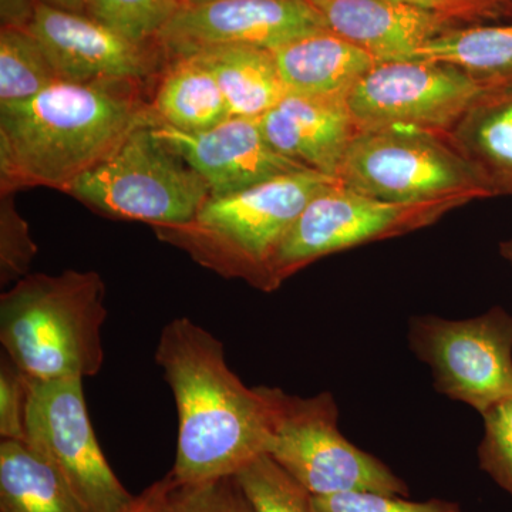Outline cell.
<instances>
[{"mask_svg":"<svg viewBox=\"0 0 512 512\" xmlns=\"http://www.w3.org/2000/svg\"><path fill=\"white\" fill-rule=\"evenodd\" d=\"M154 357L177 407L175 484L232 477L266 454L268 403L261 386H245L229 369L220 339L191 319H173Z\"/></svg>","mask_w":512,"mask_h":512,"instance_id":"6da1fadb","label":"cell"},{"mask_svg":"<svg viewBox=\"0 0 512 512\" xmlns=\"http://www.w3.org/2000/svg\"><path fill=\"white\" fill-rule=\"evenodd\" d=\"M143 84L56 82L0 106L2 195L26 187L64 192L134 128L156 121Z\"/></svg>","mask_w":512,"mask_h":512,"instance_id":"7a4b0ae2","label":"cell"},{"mask_svg":"<svg viewBox=\"0 0 512 512\" xmlns=\"http://www.w3.org/2000/svg\"><path fill=\"white\" fill-rule=\"evenodd\" d=\"M106 285L94 271L29 274L2 293L3 352L29 379H87L104 363Z\"/></svg>","mask_w":512,"mask_h":512,"instance_id":"3957f363","label":"cell"},{"mask_svg":"<svg viewBox=\"0 0 512 512\" xmlns=\"http://www.w3.org/2000/svg\"><path fill=\"white\" fill-rule=\"evenodd\" d=\"M335 181L313 170L279 175L235 194L208 198L188 224L154 229L197 264L271 292L276 252L306 205Z\"/></svg>","mask_w":512,"mask_h":512,"instance_id":"277c9868","label":"cell"},{"mask_svg":"<svg viewBox=\"0 0 512 512\" xmlns=\"http://www.w3.org/2000/svg\"><path fill=\"white\" fill-rule=\"evenodd\" d=\"M336 180L393 204L460 207L494 195L480 171L444 134L421 130L359 131Z\"/></svg>","mask_w":512,"mask_h":512,"instance_id":"5b68a950","label":"cell"},{"mask_svg":"<svg viewBox=\"0 0 512 512\" xmlns=\"http://www.w3.org/2000/svg\"><path fill=\"white\" fill-rule=\"evenodd\" d=\"M153 123L134 128L64 192L116 220L147 222L154 228L194 220L211 197L210 187L156 136Z\"/></svg>","mask_w":512,"mask_h":512,"instance_id":"8992f818","label":"cell"},{"mask_svg":"<svg viewBox=\"0 0 512 512\" xmlns=\"http://www.w3.org/2000/svg\"><path fill=\"white\" fill-rule=\"evenodd\" d=\"M261 390L271 421L266 454L313 497L355 491L409 497L402 478L340 433L332 394L303 399L279 387Z\"/></svg>","mask_w":512,"mask_h":512,"instance_id":"52a82bcc","label":"cell"},{"mask_svg":"<svg viewBox=\"0 0 512 512\" xmlns=\"http://www.w3.org/2000/svg\"><path fill=\"white\" fill-rule=\"evenodd\" d=\"M488 89L451 64L394 60L376 63L345 103L359 131L397 128L446 136Z\"/></svg>","mask_w":512,"mask_h":512,"instance_id":"ba28073f","label":"cell"},{"mask_svg":"<svg viewBox=\"0 0 512 512\" xmlns=\"http://www.w3.org/2000/svg\"><path fill=\"white\" fill-rule=\"evenodd\" d=\"M410 345L450 399L484 414L512 396V316L504 309L466 320L414 318Z\"/></svg>","mask_w":512,"mask_h":512,"instance_id":"9c48e42d","label":"cell"},{"mask_svg":"<svg viewBox=\"0 0 512 512\" xmlns=\"http://www.w3.org/2000/svg\"><path fill=\"white\" fill-rule=\"evenodd\" d=\"M26 434V443L62 474L84 511L117 512L133 500L101 451L82 379H30Z\"/></svg>","mask_w":512,"mask_h":512,"instance_id":"30bf717a","label":"cell"},{"mask_svg":"<svg viewBox=\"0 0 512 512\" xmlns=\"http://www.w3.org/2000/svg\"><path fill=\"white\" fill-rule=\"evenodd\" d=\"M454 208L393 204L335 181L312 198L286 235L272 262V285L279 288L289 276L323 256L427 227Z\"/></svg>","mask_w":512,"mask_h":512,"instance_id":"8fae6325","label":"cell"},{"mask_svg":"<svg viewBox=\"0 0 512 512\" xmlns=\"http://www.w3.org/2000/svg\"><path fill=\"white\" fill-rule=\"evenodd\" d=\"M325 29L308 0H204L185 5L156 45L170 60L220 46L272 50Z\"/></svg>","mask_w":512,"mask_h":512,"instance_id":"7c38bea8","label":"cell"},{"mask_svg":"<svg viewBox=\"0 0 512 512\" xmlns=\"http://www.w3.org/2000/svg\"><path fill=\"white\" fill-rule=\"evenodd\" d=\"M29 32L43 47L60 82L144 83L156 73L163 52L157 45H140L84 15L37 6Z\"/></svg>","mask_w":512,"mask_h":512,"instance_id":"4fadbf2b","label":"cell"},{"mask_svg":"<svg viewBox=\"0 0 512 512\" xmlns=\"http://www.w3.org/2000/svg\"><path fill=\"white\" fill-rule=\"evenodd\" d=\"M154 133L201 175L211 197H224L265 183L279 175L309 170L276 153L269 146L258 120L229 117L200 133H185L153 123Z\"/></svg>","mask_w":512,"mask_h":512,"instance_id":"5bb4252c","label":"cell"},{"mask_svg":"<svg viewBox=\"0 0 512 512\" xmlns=\"http://www.w3.org/2000/svg\"><path fill=\"white\" fill-rule=\"evenodd\" d=\"M326 29L365 50L377 62L412 60L457 20L393 0H308Z\"/></svg>","mask_w":512,"mask_h":512,"instance_id":"9a60e30c","label":"cell"},{"mask_svg":"<svg viewBox=\"0 0 512 512\" xmlns=\"http://www.w3.org/2000/svg\"><path fill=\"white\" fill-rule=\"evenodd\" d=\"M258 124L276 153L332 178L359 133L345 99L295 93H286Z\"/></svg>","mask_w":512,"mask_h":512,"instance_id":"2e32d148","label":"cell"},{"mask_svg":"<svg viewBox=\"0 0 512 512\" xmlns=\"http://www.w3.org/2000/svg\"><path fill=\"white\" fill-rule=\"evenodd\" d=\"M286 92L346 99L377 60L342 36L320 30L271 50Z\"/></svg>","mask_w":512,"mask_h":512,"instance_id":"e0dca14e","label":"cell"},{"mask_svg":"<svg viewBox=\"0 0 512 512\" xmlns=\"http://www.w3.org/2000/svg\"><path fill=\"white\" fill-rule=\"evenodd\" d=\"M446 137L494 195L512 194V86L488 89Z\"/></svg>","mask_w":512,"mask_h":512,"instance_id":"ac0fdd59","label":"cell"},{"mask_svg":"<svg viewBox=\"0 0 512 512\" xmlns=\"http://www.w3.org/2000/svg\"><path fill=\"white\" fill-rule=\"evenodd\" d=\"M150 109L156 123L185 133L210 130L231 117L220 84L198 55L165 63Z\"/></svg>","mask_w":512,"mask_h":512,"instance_id":"d6986e66","label":"cell"},{"mask_svg":"<svg viewBox=\"0 0 512 512\" xmlns=\"http://www.w3.org/2000/svg\"><path fill=\"white\" fill-rule=\"evenodd\" d=\"M192 55L214 73L231 117L258 120L288 93L271 50L220 46Z\"/></svg>","mask_w":512,"mask_h":512,"instance_id":"ffe728a7","label":"cell"},{"mask_svg":"<svg viewBox=\"0 0 512 512\" xmlns=\"http://www.w3.org/2000/svg\"><path fill=\"white\" fill-rule=\"evenodd\" d=\"M0 512H86L42 454L26 441H0Z\"/></svg>","mask_w":512,"mask_h":512,"instance_id":"44dd1931","label":"cell"},{"mask_svg":"<svg viewBox=\"0 0 512 512\" xmlns=\"http://www.w3.org/2000/svg\"><path fill=\"white\" fill-rule=\"evenodd\" d=\"M412 60L451 64L490 87L512 86V23L447 30Z\"/></svg>","mask_w":512,"mask_h":512,"instance_id":"7402d4cb","label":"cell"},{"mask_svg":"<svg viewBox=\"0 0 512 512\" xmlns=\"http://www.w3.org/2000/svg\"><path fill=\"white\" fill-rule=\"evenodd\" d=\"M56 82L55 67L29 29L0 30V106L28 100Z\"/></svg>","mask_w":512,"mask_h":512,"instance_id":"603a6c76","label":"cell"},{"mask_svg":"<svg viewBox=\"0 0 512 512\" xmlns=\"http://www.w3.org/2000/svg\"><path fill=\"white\" fill-rule=\"evenodd\" d=\"M184 6L183 0H84L87 16L140 45H156Z\"/></svg>","mask_w":512,"mask_h":512,"instance_id":"cb8c5ba5","label":"cell"},{"mask_svg":"<svg viewBox=\"0 0 512 512\" xmlns=\"http://www.w3.org/2000/svg\"><path fill=\"white\" fill-rule=\"evenodd\" d=\"M235 477L255 512H313L311 493L268 454L256 457Z\"/></svg>","mask_w":512,"mask_h":512,"instance_id":"d4e9b609","label":"cell"},{"mask_svg":"<svg viewBox=\"0 0 512 512\" xmlns=\"http://www.w3.org/2000/svg\"><path fill=\"white\" fill-rule=\"evenodd\" d=\"M484 437L478 447V460L484 473L512 498V396L481 414Z\"/></svg>","mask_w":512,"mask_h":512,"instance_id":"484cf974","label":"cell"},{"mask_svg":"<svg viewBox=\"0 0 512 512\" xmlns=\"http://www.w3.org/2000/svg\"><path fill=\"white\" fill-rule=\"evenodd\" d=\"M37 254L28 222L20 217L12 194H3L0 202V284L9 285L29 275Z\"/></svg>","mask_w":512,"mask_h":512,"instance_id":"4316f807","label":"cell"},{"mask_svg":"<svg viewBox=\"0 0 512 512\" xmlns=\"http://www.w3.org/2000/svg\"><path fill=\"white\" fill-rule=\"evenodd\" d=\"M170 501L174 512H255L235 476L174 484Z\"/></svg>","mask_w":512,"mask_h":512,"instance_id":"83f0119b","label":"cell"},{"mask_svg":"<svg viewBox=\"0 0 512 512\" xmlns=\"http://www.w3.org/2000/svg\"><path fill=\"white\" fill-rule=\"evenodd\" d=\"M313 512H463L460 505L446 500L410 501L400 495L355 491L313 497Z\"/></svg>","mask_w":512,"mask_h":512,"instance_id":"f1b7e54d","label":"cell"},{"mask_svg":"<svg viewBox=\"0 0 512 512\" xmlns=\"http://www.w3.org/2000/svg\"><path fill=\"white\" fill-rule=\"evenodd\" d=\"M30 379L8 353L0 355V437L26 441Z\"/></svg>","mask_w":512,"mask_h":512,"instance_id":"f546056e","label":"cell"},{"mask_svg":"<svg viewBox=\"0 0 512 512\" xmlns=\"http://www.w3.org/2000/svg\"><path fill=\"white\" fill-rule=\"evenodd\" d=\"M393 2L407 3L417 8L431 10L457 22L498 16L505 10L511 9L504 0H393Z\"/></svg>","mask_w":512,"mask_h":512,"instance_id":"4dcf8cb0","label":"cell"},{"mask_svg":"<svg viewBox=\"0 0 512 512\" xmlns=\"http://www.w3.org/2000/svg\"><path fill=\"white\" fill-rule=\"evenodd\" d=\"M174 484L173 477L168 473L147 487L143 493L134 495L133 500L117 512H174L170 501Z\"/></svg>","mask_w":512,"mask_h":512,"instance_id":"1f68e13d","label":"cell"},{"mask_svg":"<svg viewBox=\"0 0 512 512\" xmlns=\"http://www.w3.org/2000/svg\"><path fill=\"white\" fill-rule=\"evenodd\" d=\"M42 0H0L2 28L29 29Z\"/></svg>","mask_w":512,"mask_h":512,"instance_id":"d6a6232c","label":"cell"},{"mask_svg":"<svg viewBox=\"0 0 512 512\" xmlns=\"http://www.w3.org/2000/svg\"><path fill=\"white\" fill-rule=\"evenodd\" d=\"M43 2L56 6V8L70 10V12L84 13V15H86L84 0H43Z\"/></svg>","mask_w":512,"mask_h":512,"instance_id":"836d02e7","label":"cell"},{"mask_svg":"<svg viewBox=\"0 0 512 512\" xmlns=\"http://www.w3.org/2000/svg\"><path fill=\"white\" fill-rule=\"evenodd\" d=\"M500 252L512 265V239H510V241L501 242Z\"/></svg>","mask_w":512,"mask_h":512,"instance_id":"e575fe53","label":"cell"},{"mask_svg":"<svg viewBox=\"0 0 512 512\" xmlns=\"http://www.w3.org/2000/svg\"><path fill=\"white\" fill-rule=\"evenodd\" d=\"M185 5H190V3H198V2H204V0H183Z\"/></svg>","mask_w":512,"mask_h":512,"instance_id":"d590c367","label":"cell"},{"mask_svg":"<svg viewBox=\"0 0 512 512\" xmlns=\"http://www.w3.org/2000/svg\"><path fill=\"white\" fill-rule=\"evenodd\" d=\"M504 2H505V3H508V5H510V6H511V8H512V0H504Z\"/></svg>","mask_w":512,"mask_h":512,"instance_id":"8d00e7d4","label":"cell"}]
</instances>
